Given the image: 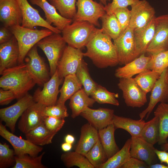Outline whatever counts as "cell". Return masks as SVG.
<instances>
[{"label": "cell", "mask_w": 168, "mask_h": 168, "mask_svg": "<svg viewBox=\"0 0 168 168\" xmlns=\"http://www.w3.org/2000/svg\"><path fill=\"white\" fill-rule=\"evenodd\" d=\"M111 38L96 28L88 41L86 51L83 55L89 58L94 64L100 68L114 67L119 64L116 48Z\"/></svg>", "instance_id": "6da1fadb"}, {"label": "cell", "mask_w": 168, "mask_h": 168, "mask_svg": "<svg viewBox=\"0 0 168 168\" xmlns=\"http://www.w3.org/2000/svg\"><path fill=\"white\" fill-rule=\"evenodd\" d=\"M1 75L0 88L12 91L18 100L28 93L36 84L25 63L5 69Z\"/></svg>", "instance_id": "7a4b0ae2"}, {"label": "cell", "mask_w": 168, "mask_h": 168, "mask_svg": "<svg viewBox=\"0 0 168 168\" xmlns=\"http://www.w3.org/2000/svg\"><path fill=\"white\" fill-rule=\"evenodd\" d=\"M16 38L19 47L20 55L18 64L24 62L30 50L41 40L52 34L48 29L38 30L16 25L9 28Z\"/></svg>", "instance_id": "3957f363"}, {"label": "cell", "mask_w": 168, "mask_h": 168, "mask_svg": "<svg viewBox=\"0 0 168 168\" xmlns=\"http://www.w3.org/2000/svg\"><path fill=\"white\" fill-rule=\"evenodd\" d=\"M97 28L93 25L84 21H73L61 32L68 45L82 49L86 46Z\"/></svg>", "instance_id": "277c9868"}, {"label": "cell", "mask_w": 168, "mask_h": 168, "mask_svg": "<svg viewBox=\"0 0 168 168\" xmlns=\"http://www.w3.org/2000/svg\"><path fill=\"white\" fill-rule=\"evenodd\" d=\"M66 43L60 34L53 33L40 41L37 46L42 50L47 58L49 65L51 77L57 70Z\"/></svg>", "instance_id": "5b68a950"}, {"label": "cell", "mask_w": 168, "mask_h": 168, "mask_svg": "<svg viewBox=\"0 0 168 168\" xmlns=\"http://www.w3.org/2000/svg\"><path fill=\"white\" fill-rule=\"evenodd\" d=\"M134 29L127 28L113 40L117 52L119 64L125 65L138 57L133 34Z\"/></svg>", "instance_id": "8992f818"}, {"label": "cell", "mask_w": 168, "mask_h": 168, "mask_svg": "<svg viewBox=\"0 0 168 168\" xmlns=\"http://www.w3.org/2000/svg\"><path fill=\"white\" fill-rule=\"evenodd\" d=\"M36 44L28 52L25 60L28 69L36 84L43 86L50 78V71L43 58L39 54Z\"/></svg>", "instance_id": "52a82bcc"}, {"label": "cell", "mask_w": 168, "mask_h": 168, "mask_svg": "<svg viewBox=\"0 0 168 168\" xmlns=\"http://www.w3.org/2000/svg\"><path fill=\"white\" fill-rule=\"evenodd\" d=\"M76 6L77 11L73 21H86L100 27L99 19L106 13L103 4L93 0H77Z\"/></svg>", "instance_id": "ba28073f"}, {"label": "cell", "mask_w": 168, "mask_h": 168, "mask_svg": "<svg viewBox=\"0 0 168 168\" xmlns=\"http://www.w3.org/2000/svg\"><path fill=\"white\" fill-rule=\"evenodd\" d=\"M118 86L122 91L123 97L127 106L139 108L147 102V94L138 85L134 78H120Z\"/></svg>", "instance_id": "9c48e42d"}, {"label": "cell", "mask_w": 168, "mask_h": 168, "mask_svg": "<svg viewBox=\"0 0 168 168\" xmlns=\"http://www.w3.org/2000/svg\"><path fill=\"white\" fill-rule=\"evenodd\" d=\"M35 102L33 96L27 93L18 100L14 104L0 109L1 121L5 123L11 132L14 133L15 130L16 122L25 110Z\"/></svg>", "instance_id": "30bf717a"}, {"label": "cell", "mask_w": 168, "mask_h": 168, "mask_svg": "<svg viewBox=\"0 0 168 168\" xmlns=\"http://www.w3.org/2000/svg\"><path fill=\"white\" fill-rule=\"evenodd\" d=\"M83 57L82 49L67 45L58 64L57 70L59 77L63 79L68 75L76 74Z\"/></svg>", "instance_id": "8fae6325"}, {"label": "cell", "mask_w": 168, "mask_h": 168, "mask_svg": "<svg viewBox=\"0 0 168 168\" xmlns=\"http://www.w3.org/2000/svg\"><path fill=\"white\" fill-rule=\"evenodd\" d=\"M168 50V14L155 18L153 39L147 49L149 55Z\"/></svg>", "instance_id": "7c38bea8"}, {"label": "cell", "mask_w": 168, "mask_h": 168, "mask_svg": "<svg viewBox=\"0 0 168 168\" xmlns=\"http://www.w3.org/2000/svg\"><path fill=\"white\" fill-rule=\"evenodd\" d=\"M63 79L59 77L57 69L50 79L44 83L42 89L38 88L35 91L33 96L35 102L45 106L55 105L59 93V86Z\"/></svg>", "instance_id": "4fadbf2b"}, {"label": "cell", "mask_w": 168, "mask_h": 168, "mask_svg": "<svg viewBox=\"0 0 168 168\" xmlns=\"http://www.w3.org/2000/svg\"><path fill=\"white\" fill-rule=\"evenodd\" d=\"M0 135L7 140L13 148L16 156L28 154L35 156L43 150L42 147L33 144L30 141L22 138L8 131L2 121L0 122Z\"/></svg>", "instance_id": "5bb4252c"}, {"label": "cell", "mask_w": 168, "mask_h": 168, "mask_svg": "<svg viewBox=\"0 0 168 168\" xmlns=\"http://www.w3.org/2000/svg\"><path fill=\"white\" fill-rule=\"evenodd\" d=\"M168 68L161 73L151 91L147 107L139 114L140 119H143L146 116V119H147L158 102L168 103Z\"/></svg>", "instance_id": "9a60e30c"}, {"label": "cell", "mask_w": 168, "mask_h": 168, "mask_svg": "<svg viewBox=\"0 0 168 168\" xmlns=\"http://www.w3.org/2000/svg\"><path fill=\"white\" fill-rule=\"evenodd\" d=\"M17 0L22 15V26L30 29H34L35 26H41L49 29L53 33L58 34L61 33V31L49 24L42 18L39 11L33 7L27 0Z\"/></svg>", "instance_id": "2e32d148"}, {"label": "cell", "mask_w": 168, "mask_h": 168, "mask_svg": "<svg viewBox=\"0 0 168 168\" xmlns=\"http://www.w3.org/2000/svg\"><path fill=\"white\" fill-rule=\"evenodd\" d=\"M129 27L134 30L142 27L155 17V11L146 0H139L131 6Z\"/></svg>", "instance_id": "e0dca14e"}, {"label": "cell", "mask_w": 168, "mask_h": 168, "mask_svg": "<svg viewBox=\"0 0 168 168\" xmlns=\"http://www.w3.org/2000/svg\"><path fill=\"white\" fill-rule=\"evenodd\" d=\"M45 106L34 102L24 112L18 122V127L26 134L43 122V111Z\"/></svg>", "instance_id": "ac0fdd59"}, {"label": "cell", "mask_w": 168, "mask_h": 168, "mask_svg": "<svg viewBox=\"0 0 168 168\" xmlns=\"http://www.w3.org/2000/svg\"><path fill=\"white\" fill-rule=\"evenodd\" d=\"M130 154L131 157L146 162L149 166L156 163V155L154 145L141 137H131Z\"/></svg>", "instance_id": "d6986e66"}, {"label": "cell", "mask_w": 168, "mask_h": 168, "mask_svg": "<svg viewBox=\"0 0 168 168\" xmlns=\"http://www.w3.org/2000/svg\"><path fill=\"white\" fill-rule=\"evenodd\" d=\"M0 20L7 28L21 25L22 15L17 0H0Z\"/></svg>", "instance_id": "ffe728a7"}, {"label": "cell", "mask_w": 168, "mask_h": 168, "mask_svg": "<svg viewBox=\"0 0 168 168\" xmlns=\"http://www.w3.org/2000/svg\"><path fill=\"white\" fill-rule=\"evenodd\" d=\"M114 114L113 109L102 108L93 109L87 107L80 115L98 131L112 124Z\"/></svg>", "instance_id": "44dd1931"}, {"label": "cell", "mask_w": 168, "mask_h": 168, "mask_svg": "<svg viewBox=\"0 0 168 168\" xmlns=\"http://www.w3.org/2000/svg\"><path fill=\"white\" fill-rule=\"evenodd\" d=\"M20 50L14 36L9 41L0 44V74L5 69L18 64Z\"/></svg>", "instance_id": "7402d4cb"}, {"label": "cell", "mask_w": 168, "mask_h": 168, "mask_svg": "<svg viewBox=\"0 0 168 168\" xmlns=\"http://www.w3.org/2000/svg\"><path fill=\"white\" fill-rule=\"evenodd\" d=\"M30 2L40 7L44 12L45 21L49 25L52 24L57 29L62 31L73 22L72 19L62 16L57 11L55 7L47 0H30Z\"/></svg>", "instance_id": "603a6c76"}, {"label": "cell", "mask_w": 168, "mask_h": 168, "mask_svg": "<svg viewBox=\"0 0 168 168\" xmlns=\"http://www.w3.org/2000/svg\"><path fill=\"white\" fill-rule=\"evenodd\" d=\"M155 17L144 26L134 30V39L138 57L146 52L153 39L155 30Z\"/></svg>", "instance_id": "cb8c5ba5"}, {"label": "cell", "mask_w": 168, "mask_h": 168, "mask_svg": "<svg viewBox=\"0 0 168 168\" xmlns=\"http://www.w3.org/2000/svg\"><path fill=\"white\" fill-rule=\"evenodd\" d=\"M151 58V55L146 56L145 54H141L123 67L117 68L115 72V76L119 79L130 78L148 70V64Z\"/></svg>", "instance_id": "d4e9b609"}, {"label": "cell", "mask_w": 168, "mask_h": 168, "mask_svg": "<svg viewBox=\"0 0 168 168\" xmlns=\"http://www.w3.org/2000/svg\"><path fill=\"white\" fill-rule=\"evenodd\" d=\"M98 131L89 123L81 127L79 140L75 151L85 156L99 139Z\"/></svg>", "instance_id": "484cf974"}, {"label": "cell", "mask_w": 168, "mask_h": 168, "mask_svg": "<svg viewBox=\"0 0 168 168\" xmlns=\"http://www.w3.org/2000/svg\"><path fill=\"white\" fill-rule=\"evenodd\" d=\"M145 122L143 119L134 120L114 114L112 124L116 129L121 128L125 130L130 133L131 137H140Z\"/></svg>", "instance_id": "4316f807"}, {"label": "cell", "mask_w": 168, "mask_h": 168, "mask_svg": "<svg viewBox=\"0 0 168 168\" xmlns=\"http://www.w3.org/2000/svg\"><path fill=\"white\" fill-rule=\"evenodd\" d=\"M69 106L72 111L71 117L75 118L87 107H92L95 101L90 98L82 88L75 93L70 99Z\"/></svg>", "instance_id": "83f0119b"}, {"label": "cell", "mask_w": 168, "mask_h": 168, "mask_svg": "<svg viewBox=\"0 0 168 168\" xmlns=\"http://www.w3.org/2000/svg\"><path fill=\"white\" fill-rule=\"evenodd\" d=\"M115 130L112 124L98 131L100 140L108 159L119 150L115 140Z\"/></svg>", "instance_id": "f1b7e54d"}, {"label": "cell", "mask_w": 168, "mask_h": 168, "mask_svg": "<svg viewBox=\"0 0 168 168\" xmlns=\"http://www.w3.org/2000/svg\"><path fill=\"white\" fill-rule=\"evenodd\" d=\"M57 133L49 130L43 122L25 135L26 139L35 145L41 146L51 143Z\"/></svg>", "instance_id": "f546056e"}, {"label": "cell", "mask_w": 168, "mask_h": 168, "mask_svg": "<svg viewBox=\"0 0 168 168\" xmlns=\"http://www.w3.org/2000/svg\"><path fill=\"white\" fill-rule=\"evenodd\" d=\"M64 78L63 85L59 91L60 95L57 104H65V102L82 86L76 74L68 75Z\"/></svg>", "instance_id": "4dcf8cb0"}, {"label": "cell", "mask_w": 168, "mask_h": 168, "mask_svg": "<svg viewBox=\"0 0 168 168\" xmlns=\"http://www.w3.org/2000/svg\"><path fill=\"white\" fill-rule=\"evenodd\" d=\"M154 116H157L159 121V145L168 142V103H160L154 112Z\"/></svg>", "instance_id": "1f68e13d"}, {"label": "cell", "mask_w": 168, "mask_h": 168, "mask_svg": "<svg viewBox=\"0 0 168 168\" xmlns=\"http://www.w3.org/2000/svg\"><path fill=\"white\" fill-rule=\"evenodd\" d=\"M131 139H128L119 150L98 168H121L131 157L130 151Z\"/></svg>", "instance_id": "d6a6232c"}, {"label": "cell", "mask_w": 168, "mask_h": 168, "mask_svg": "<svg viewBox=\"0 0 168 168\" xmlns=\"http://www.w3.org/2000/svg\"><path fill=\"white\" fill-rule=\"evenodd\" d=\"M100 19L102 21V32L112 39L117 38L122 32L120 24L114 13L109 14L106 13Z\"/></svg>", "instance_id": "836d02e7"}, {"label": "cell", "mask_w": 168, "mask_h": 168, "mask_svg": "<svg viewBox=\"0 0 168 168\" xmlns=\"http://www.w3.org/2000/svg\"><path fill=\"white\" fill-rule=\"evenodd\" d=\"M159 121L156 116L147 122L142 128L140 137L148 143L154 145L159 139Z\"/></svg>", "instance_id": "e575fe53"}, {"label": "cell", "mask_w": 168, "mask_h": 168, "mask_svg": "<svg viewBox=\"0 0 168 168\" xmlns=\"http://www.w3.org/2000/svg\"><path fill=\"white\" fill-rule=\"evenodd\" d=\"M61 159L67 168L76 166L80 168H94L84 156L76 151L62 154Z\"/></svg>", "instance_id": "d590c367"}, {"label": "cell", "mask_w": 168, "mask_h": 168, "mask_svg": "<svg viewBox=\"0 0 168 168\" xmlns=\"http://www.w3.org/2000/svg\"><path fill=\"white\" fill-rule=\"evenodd\" d=\"M76 75L83 86L86 94L90 96L96 89L98 84L91 77L87 64L84 60L78 67Z\"/></svg>", "instance_id": "8d00e7d4"}, {"label": "cell", "mask_w": 168, "mask_h": 168, "mask_svg": "<svg viewBox=\"0 0 168 168\" xmlns=\"http://www.w3.org/2000/svg\"><path fill=\"white\" fill-rule=\"evenodd\" d=\"M161 74L151 70H146L134 78L137 83L146 93L151 91Z\"/></svg>", "instance_id": "74e56055"}, {"label": "cell", "mask_w": 168, "mask_h": 168, "mask_svg": "<svg viewBox=\"0 0 168 168\" xmlns=\"http://www.w3.org/2000/svg\"><path fill=\"white\" fill-rule=\"evenodd\" d=\"M84 156L94 168H98L108 159L100 138Z\"/></svg>", "instance_id": "f35d334b"}, {"label": "cell", "mask_w": 168, "mask_h": 168, "mask_svg": "<svg viewBox=\"0 0 168 168\" xmlns=\"http://www.w3.org/2000/svg\"><path fill=\"white\" fill-rule=\"evenodd\" d=\"M45 152L35 156L25 154L15 156L16 163L12 168H46L47 167L42 163Z\"/></svg>", "instance_id": "ab89813d"}, {"label": "cell", "mask_w": 168, "mask_h": 168, "mask_svg": "<svg viewBox=\"0 0 168 168\" xmlns=\"http://www.w3.org/2000/svg\"><path fill=\"white\" fill-rule=\"evenodd\" d=\"M96 102L99 104H108L118 106L119 103L116 98L118 94L111 92L100 85L90 96Z\"/></svg>", "instance_id": "60d3db41"}, {"label": "cell", "mask_w": 168, "mask_h": 168, "mask_svg": "<svg viewBox=\"0 0 168 168\" xmlns=\"http://www.w3.org/2000/svg\"><path fill=\"white\" fill-rule=\"evenodd\" d=\"M63 17L73 19L77 12L76 0H49Z\"/></svg>", "instance_id": "b9f144b4"}, {"label": "cell", "mask_w": 168, "mask_h": 168, "mask_svg": "<svg viewBox=\"0 0 168 168\" xmlns=\"http://www.w3.org/2000/svg\"><path fill=\"white\" fill-rule=\"evenodd\" d=\"M150 55L151 58L148 64V70L161 74L168 68V50Z\"/></svg>", "instance_id": "7bdbcfd3"}, {"label": "cell", "mask_w": 168, "mask_h": 168, "mask_svg": "<svg viewBox=\"0 0 168 168\" xmlns=\"http://www.w3.org/2000/svg\"><path fill=\"white\" fill-rule=\"evenodd\" d=\"M16 155L6 143H0V168L13 167L16 163Z\"/></svg>", "instance_id": "ee69618b"}, {"label": "cell", "mask_w": 168, "mask_h": 168, "mask_svg": "<svg viewBox=\"0 0 168 168\" xmlns=\"http://www.w3.org/2000/svg\"><path fill=\"white\" fill-rule=\"evenodd\" d=\"M44 117L51 116L64 119L68 117L69 114L65 104L56 103L54 105L45 106L43 111Z\"/></svg>", "instance_id": "f6af8a7d"}, {"label": "cell", "mask_w": 168, "mask_h": 168, "mask_svg": "<svg viewBox=\"0 0 168 168\" xmlns=\"http://www.w3.org/2000/svg\"><path fill=\"white\" fill-rule=\"evenodd\" d=\"M119 22L123 31L129 27L130 18V10L127 7L119 8L113 13Z\"/></svg>", "instance_id": "bcb514c9"}, {"label": "cell", "mask_w": 168, "mask_h": 168, "mask_svg": "<svg viewBox=\"0 0 168 168\" xmlns=\"http://www.w3.org/2000/svg\"><path fill=\"white\" fill-rule=\"evenodd\" d=\"M64 119L51 117H44V123L50 131L57 133L62 128L65 123Z\"/></svg>", "instance_id": "7dc6e473"}, {"label": "cell", "mask_w": 168, "mask_h": 168, "mask_svg": "<svg viewBox=\"0 0 168 168\" xmlns=\"http://www.w3.org/2000/svg\"><path fill=\"white\" fill-rule=\"evenodd\" d=\"M139 0H112L111 3H109L104 6V9L106 13L109 14H113L116 9L122 7H128L131 6Z\"/></svg>", "instance_id": "c3c4849f"}, {"label": "cell", "mask_w": 168, "mask_h": 168, "mask_svg": "<svg viewBox=\"0 0 168 168\" xmlns=\"http://www.w3.org/2000/svg\"><path fill=\"white\" fill-rule=\"evenodd\" d=\"M15 99H16V95L12 91L0 88V105H8Z\"/></svg>", "instance_id": "681fc988"}, {"label": "cell", "mask_w": 168, "mask_h": 168, "mask_svg": "<svg viewBox=\"0 0 168 168\" xmlns=\"http://www.w3.org/2000/svg\"><path fill=\"white\" fill-rule=\"evenodd\" d=\"M149 165L145 162L130 157L121 168H148Z\"/></svg>", "instance_id": "f907efd6"}, {"label": "cell", "mask_w": 168, "mask_h": 168, "mask_svg": "<svg viewBox=\"0 0 168 168\" xmlns=\"http://www.w3.org/2000/svg\"><path fill=\"white\" fill-rule=\"evenodd\" d=\"M14 36L9 28L4 26L0 29V44L5 43L10 40Z\"/></svg>", "instance_id": "816d5d0a"}, {"label": "cell", "mask_w": 168, "mask_h": 168, "mask_svg": "<svg viewBox=\"0 0 168 168\" xmlns=\"http://www.w3.org/2000/svg\"><path fill=\"white\" fill-rule=\"evenodd\" d=\"M155 152L161 163H166L168 159V152L167 151L165 150L160 151L155 148Z\"/></svg>", "instance_id": "f5cc1de1"}, {"label": "cell", "mask_w": 168, "mask_h": 168, "mask_svg": "<svg viewBox=\"0 0 168 168\" xmlns=\"http://www.w3.org/2000/svg\"><path fill=\"white\" fill-rule=\"evenodd\" d=\"M61 148L65 152H69L72 148V144L66 142H64L61 144Z\"/></svg>", "instance_id": "db71d44e"}, {"label": "cell", "mask_w": 168, "mask_h": 168, "mask_svg": "<svg viewBox=\"0 0 168 168\" xmlns=\"http://www.w3.org/2000/svg\"><path fill=\"white\" fill-rule=\"evenodd\" d=\"M75 140L74 137L72 135L68 134L64 138V141L65 142L72 144Z\"/></svg>", "instance_id": "11a10c76"}, {"label": "cell", "mask_w": 168, "mask_h": 168, "mask_svg": "<svg viewBox=\"0 0 168 168\" xmlns=\"http://www.w3.org/2000/svg\"><path fill=\"white\" fill-rule=\"evenodd\" d=\"M149 168H168L167 166L164 164L155 163L149 166Z\"/></svg>", "instance_id": "9f6ffc18"}, {"label": "cell", "mask_w": 168, "mask_h": 168, "mask_svg": "<svg viewBox=\"0 0 168 168\" xmlns=\"http://www.w3.org/2000/svg\"><path fill=\"white\" fill-rule=\"evenodd\" d=\"M161 149L166 151H168V142L161 145Z\"/></svg>", "instance_id": "6f0895ef"}, {"label": "cell", "mask_w": 168, "mask_h": 168, "mask_svg": "<svg viewBox=\"0 0 168 168\" xmlns=\"http://www.w3.org/2000/svg\"><path fill=\"white\" fill-rule=\"evenodd\" d=\"M100 2L103 4L104 6H106L108 2H110L111 0H99Z\"/></svg>", "instance_id": "680465c9"}, {"label": "cell", "mask_w": 168, "mask_h": 168, "mask_svg": "<svg viewBox=\"0 0 168 168\" xmlns=\"http://www.w3.org/2000/svg\"><path fill=\"white\" fill-rule=\"evenodd\" d=\"M167 80L168 81V68L167 69Z\"/></svg>", "instance_id": "91938a15"}, {"label": "cell", "mask_w": 168, "mask_h": 168, "mask_svg": "<svg viewBox=\"0 0 168 168\" xmlns=\"http://www.w3.org/2000/svg\"><path fill=\"white\" fill-rule=\"evenodd\" d=\"M167 164V166H168V160H167V161H166V163Z\"/></svg>", "instance_id": "94428289"}]
</instances>
